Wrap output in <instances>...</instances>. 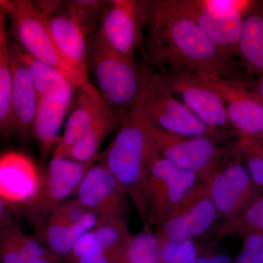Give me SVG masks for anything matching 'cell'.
I'll list each match as a JSON object with an SVG mask.
<instances>
[{
    "label": "cell",
    "mask_w": 263,
    "mask_h": 263,
    "mask_svg": "<svg viewBox=\"0 0 263 263\" xmlns=\"http://www.w3.org/2000/svg\"><path fill=\"white\" fill-rule=\"evenodd\" d=\"M145 30L143 63L154 69H186L247 81L238 62L223 53L176 0L148 1Z\"/></svg>",
    "instance_id": "cell-1"
},
{
    "label": "cell",
    "mask_w": 263,
    "mask_h": 263,
    "mask_svg": "<svg viewBox=\"0 0 263 263\" xmlns=\"http://www.w3.org/2000/svg\"><path fill=\"white\" fill-rule=\"evenodd\" d=\"M152 126L129 113L121 121L113 141L100 160L113 174L136 206L144 229L147 219L146 189L150 166L157 155Z\"/></svg>",
    "instance_id": "cell-2"
},
{
    "label": "cell",
    "mask_w": 263,
    "mask_h": 263,
    "mask_svg": "<svg viewBox=\"0 0 263 263\" xmlns=\"http://www.w3.org/2000/svg\"><path fill=\"white\" fill-rule=\"evenodd\" d=\"M129 113L161 130L186 137H205L229 143L237 138L233 132L208 127L176 98L160 72L143 63L140 67V86Z\"/></svg>",
    "instance_id": "cell-3"
},
{
    "label": "cell",
    "mask_w": 263,
    "mask_h": 263,
    "mask_svg": "<svg viewBox=\"0 0 263 263\" xmlns=\"http://www.w3.org/2000/svg\"><path fill=\"white\" fill-rule=\"evenodd\" d=\"M88 70L94 74L99 93L112 112L122 120L130 111L140 86V67L119 54L95 34L88 46Z\"/></svg>",
    "instance_id": "cell-4"
},
{
    "label": "cell",
    "mask_w": 263,
    "mask_h": 263,
    "mask_svg": "<svg viewBox=\"0 0 263 263\" xmlns=\"http://www.w3.org/2000/svg\"><path fill=\"white\" fill-rule=\"evenodd\" d=\"M4 8L12 34L21 49L60 71L76 89L87 82L62 59L35 2L5 0Z\"/></svg>",
    "instance_id": "cell-5"
},
{
    "label": "cell",
    "mask_w": 263,
    "mask_h": 263,
    "mask_svg": "<svg viewBox=\"0 0 263 263\" xmlns=\"http://www.w3.org/2000/svg\"><path fill=\"white\" fill-rule=\"evenodd\" d=\"M151 129L157 154L180 168L196 174L201 182L231 155L235 148V140L223 144L205 137L179 136L153 126Z\"/></svg>",
    "instance_id": "cell-6"
},
{
    "label": "cell",
    "mask_w": 263,
    "mask_h": 263,
    "mask_svg": "<svg viewBox=\"0 0 263 263\" xmlns=\"http://www.w3.org/2000/svg\"><path fill=\"white\" fill-rule=\"evenodd\" d=\"M202 183L221 221L236 217L263 194L240 158L235 141L231 155Z\"/></svg>",
    "instance_id": "cell-7"
},
{
    "label": "cell",
    "mask_w": 263,
    "mask_h": 263,
    "mask_svg": "<svg viewBox=\"0 0 263 263\" xmlns=\"http://www.w3.org/2000/svg\"><path fill=\"white\" fill-rule=\"evenodd\" d=\"M200 182L196 174L180 168L157 153L151 164L146 183L148 224L160 226Z\"/></svg>",
    "instance_id": "cell-8"
},
{
    "label": "cell",
    "mask_w": 263,
    "mask_h": 263,
    "mask_svg": "<svg viewBox=\"0 0 263 263\" xmlns=\"http://www.w3.org/2000/svg\"><path fill=\"white\" fill-rule=\"evenodd\" d=\"M98 160L81 163L68 157H51L37 196L19 211L39 232L52 213L73 196L88 170Z\"/></svg>",
    "instance_id": "cell-9"
},
{
    "label": "cell",
    "mask_w": 263,
    "mask_h": 263,
    "mask_svg": "<svg viewBox=\"0 0 263 263\" xmlns=\"http://www.w3.org/2000/svg\"><path fill=\"white\" fill-rule=\"evenodd\" d=\"M148 0L108 1L98 34L119 54L136 62L144 41Z\"/></svg>",
    "instance_id": "cell-10"
},
{
    "label": "cell",
    "mask_w": 263,
    "mask_h": 263,
    "mask_svg": "<svg viewBox=\"0 0 263 263\" xmlns=\"http://www.w3.org/2000/svg\"><path fill=\"white\" fill-rule=\"evenodd\" d=\"M159 72L171 92L179 96L204 124L213 129L233 132L220 95L198 74L186 69H166Z\"/></svg>",
    "instance_id": "cell-11"
},
{
    "label": "cell",
    "mask_w": 263,
    "mask_h": 263,
    "mask_svg": "<svg viewBox=\"0 0 263 263\" xmlns=\"http://www.w3.org/2000/svg\"><path fill=\"white\" fill-rule=\"evenodd\" d=\"M198 75L220 95L230 127L237 137L263 138V101L249 82L216 75Z\"/></svg>",
    "instance_id": "cell-12"
},
{
    "label": "cell",
    "mask_w": 263,
    "mask_h": 263,
    "mask_svg": "<svg viewBox=\"0 0 263 263\" xmlns=\"http://www.w3.org/2000/svg\"><path fill=\"white\" fill-rule=\"evenodd\" d=\"M73 197L101 220L127 221L129 197L100 159L88 170Z\"/></svg>",
    "instance_id": "cell-13"
},
{
    "label": "cell",
    "mask_w": 263,
    "mask_h": 263,
    "mask_svg": "<svg viewBox=\"0 0 263 263\" xmlns=\"http://www.w3.org/2000/svg\"><path fill=\"white\" fill-rule=\"evenodd\" d=\"M219 219L214 203L200 181L155 234L157 240H194L209 233Z\"/></svg>",
    "instance_id": "cell-14"
},
{
    "label": "cell",
    "mask_w": 263,
    "mask_h": 263,
    "mask_svg": "<svg viewBox=\"0 0 263 263\" xmlns=\"http://www.w3.org/2000/svg\"><path fill=\"white\" fill-rule=\"evenodd\" d=\"M43 180V173L28 156L18 152L0 155V197L15 212L34 200Z\"/></svg>",
    "instance_id": "cell-15"
},
{
    "label": "cell",
    "mask_w": 263,
    "mask_h": 263,
    "mask_svg": "<svg viewBox=\"0 0 263 263\" xmlns=\"http://www.w3.org/2000/svg\"><path fill=\"white\" fill-rule=\"evenodd\" d=\"M12 68L11 115L13 129L22 138L32 133L38 96L35 88L19 54L18 45L10 43Z\"/></svg>",
    "instance_id": "cell-16"
},
{
    "label": "cell",
    "mask_w": 263,
    "mask_h": 263,
    "mask_svg": "<svg viewBox=\"0 0 263 263\" xmlns=\"http://www.w3.org/2000/svg\"><path fill=\"white\" fill-rule=\"evenodd\" d=\"M42 13L62 59L84 81H87L88 46L86 34L67 13L65 6V9L58 13Z\"/></svg>",
    "instance_id": "cell-17"
},
{
    "label": "cell",
    "mask_w": 263,
    "mask_h": 263,
    "mask_svg": "<svg viewBox=\"0 0 263 263\" xmlns=\"http://www.w3.org/2000/svg\"><path fill=\"white\" fill-rule=\"evenodd\" d=\"M75 105L67 121L65 132L52 157H66L71 147L100 116L110 110L89 81L79 87Z\"/></svg>",
    "instance_id": "cell-18"
},
{
    "label": "cell",
    "mask_w": 263,
    "mask_h": 263,
    "mask_svg": "<svg viewBox=\"0 0 263 263\" xmlns=\"http://www.w3.org/2000/svg\"><path fill=\"white\" fill-rule=\"evenodd\" d=\"M178 6L195 21L208 37L230 58L238 56L245 15L220 16L208 13L199 7L196 0H176Z\"/></svg>",
    "instance_id": "cell-19"
},
{
    "label": "cell",
    "mask_w": 263,
    "mask_h": 263,
    "mask_svg": "<svg viewBox=\"0 0 263 263\" xmlns=\"http://www.w3.org/2000/svg\"><path fill=\"white\" fill-rule=\"evenodd\" d=\"M60 259L41 240L14 223L0 229V263H58Z\"/></svg>",
    "instance_id": "cell-20"
},
{
    "label": "cell",
    "mask_w": 263,
    "mask_h": 263,
    "mask_svg": "<svg viewBox=\"0 0 263 263\" xmlns=\"http://www.w3.org/2000/svg\"><path fill=\"white\" fill-rule=\"evenodd\" d=\"M19 54L29 71L38 98L70 105L76 89L60 71L33 58L19 48Z\"/></svg>",
    "instance_id": "cell-21"
},
{
    "label": "cell",
    "mask_w": 263,
    "mask_h": 263,
    "mask_svg": "<svg viewBox=\"0 0 263 263\" xmlns=\"http://www.w3.org/2000/svg\"><path fill=\"white\" fill-rule=\"evenodd\" d=\"M69 105L38 98L37 110L32 125V133L39 146L41 163L47 162L60 143V129Z\"/></svg>",
    "instance_id": "cell-22"
},
{
    "label": "cell",
    "mask_w": 263,
    "mask_h": 263,
    "mask_svg": "<svg viewBox=\"0 0 263 263\" xmlns=\"http://www.w3.org/2000/svg\"><path fill=\"white\" fill-rule=\"evenodd\" d=\"M238 57L247 70L263 76V2H254L245 15Z\"/></svg>",
    "instance_id": "cell-23"
},
{
    "label": "cell",
    "mask_w": 263,
    "mask_h": 263,
    "mask_svg": "<svg viewBox=\"0 0 263 263\" xmlns=\"http://www.w3.org/2000/svg\"><path fill=\"white\" fill-rule=\"evenodd\" d=\"M101 221L91 212L88 213L82 220L73 226L49 217L38 233H41L43 245L59 258L65 259L76 242Z\"/></svg>",
    "instance_id": "cell-24"
},
{
    "label": "cell",
    "mask_w": 263,
    "mask_h": 263,
    "mask_svg": "<svg viewBox=\"0 0 263 263\" xmlns=\"http://www.w3.org/2000/svg\"><path fill=\"white\" fill-rule=\"evenodd\" d=\"M120 120L108 110L93 122L73 145L67 157L81 163H88L100 159L98 153L103 142L114 130L117 129Z\"/></svg>",
    "instance_id": "cell-25"
},
{
    "label": "cell",
    "mask_w": 263,
    "mask_h": 263,
    "mask_svg": "<svg viewBox=\"0 0 263 263\" xmlns=\"http://www.w3.org/2000/svg\"><path fill=\"white\" fill-rule=\"evenodd\" d=\"M209 234L214 240H222L232 235L240 238L256 235L263 238V194L236 217L216 224Z\"/></svg>",
    "instance_id": "cell-26"
},
{
    "label": "cell",
    "mask_w": 263,
    "mask_h": 263,
    "mask_svg": "<svg viewBox=\"0 0 263 263\" xmlns=\"http://www.w3.org/2000/svg\"><path fill=\"white\" fill-rule=\"evenodd\" d=\"M8 31L0 32V133L13 129L11 115L12 68Z\"/></svg>",
    "instance_id": "cell-27"
},
{
    "label": "cell",
    "mask_w": 263,
    "mask_h": 263,
    "mask_svg": "<svg viewBox=\"0 0 263 263\" xmlns=\"http://www.w3.org/2000/svg\"><path fill=\"white\" fill-rule=\"evenodd\" d=\"M117 263H160L158 240L150 229L132 235Z\"/></svg>",
    "instance_id": "cell-28"
},
{
    "label": "cell",
    "mask_w": 263,
    "mask_h": 263,
    "mask_svg": "<svg viewBox=\"0 0 263 263\" xmlns=\"http://www.w3.org/2000/svg\"><path fill=\"white\" fill-rule=\"evenodd\" d=\"M235 146L249 174L263 189V138L237 137Z\"/></svg>",
    "instance_id": "cell-29"
},
{
    "label": "cell",
    "mask_w": 263,
    "mask_h": 263,
    "mask_svg": "<svg viewBox=\"0 0 263 263\" xmlns=\"http://www.w3.org/2000/svg\"><path fill=\"white\" fill-rule=\"evenodd\" d=\"M108 1L72 0L65 3L66 11L74 19L86 34L94 28L97 21H101Z\"/></svg>",
    "instance_id": "cell-30"
},
{
    "label": "cell",
    "mask_w": 263,
    "mask_h": 263,
    "mask_svg": "<svg viewBox=\"0 0 263 263\" xmlns=\"http://www.w3.org/2000/svg\"><path fill=\"white\" fill-rule=\"evenodd\" d=\"M160 263H195L199 257L194 240H166L159 241Z\"/></svg>",
    "instance_id": "cell-31"
},
{
    "label": "cell",
    "mask_w": 263,
    "mask_h": 263,
    "mask_svg": "<svg viewBox=\"0 0 263 263\" xmlns=\"http://www.w3.org/2000/svg\"><path fill=\"white\" fill-rule=\"evenodd\" d=\"M241 238V249L233 263H263L262 237L249 235Z\"/></svg>",
    "instance_id": "cell-32"
},
{
    "label": "cell",
    "mask_w": 263,
    "mask_h": 263,
    "mask_svg": "<svg viewBox=\"0 0 263 263\" xmlns=\"http://www.w3.org/2000/svg\"><path fill=\"white\" fill-rule=\"evenodd\" d=\"M89 212H90L73 197L57 208L49 217L68 226H73L82 220Z\"/></svg>",
    "instance_id": "cell-33"
},
{
    "label": "cell",
    "mask_w": 263,
    "mask_h": 263,
    "mask_svg": "<svg viewBox=\"0 0 263 263\" xmlns=\"http://www.w3.org/2000/svg\"><path fill=\"white\" fill-rule=\"evenodd\" d=\"M14 213V209L7 205L0 197V229L13 222Z\"/></svg>",
    "instance_id": "cell-34"
},
{
    "label": "cell",
    "mask_w": 263,
    "mask_h": 263,
    "mask_svg": "<svg viewBox=\"0 0 263 263\" xmlns=\"http://www.w3.org/2000/svg\"><path fill=\"white\" fill-rule=\"evenodd\" d=\"M195 263H233L228 254L219 253L199 256Z\"/></svg>",
    "instance_id": "cell-35"
},
{
    "label": "cell",
    "mask_w": 263,
    "mask_h": 263,
    "mask_svg": "<svg viewBox=\"0 0 263 263\" xmlns=\"http://www.w3.org/2000/svg\"><path fill=\"white\" fill-rule=\"evenodd\" d=\"M251 86L252 89L259 95V98L262 99L263 101V76L259 77L258 80L256 81Z\"/></svg>",
    "instance_id": "cell-36"
},
{
    "label": "cell",
    "mask_w": 263,
    "mask_h": 263,
    "mask_svg": "<svg viewBox=\"0 0 263 263\" xmlns=\"http://www.w3.org/2000/svg\"><path fill=\"white\" fill-rule=\"evenodd\" d=\"M5 2V0L3 4L0 5V32L5 27H7V20H8L6 10H5L4 8Z\"/></svg>",
    "instance_id": "cell-37"
},
{
    "label": "cell",
    "mask_w": 263,
    "mask_h": 263,
    "mask_svg": "<svg viewBox=\"0 0 263 263\" xmlns=\"http://www.w3.org/2000/svg\"><path fill=\"white\" fill-rule=\"evenodd\" d=\"M5 0H0V5H2L3 4V3H4Z\"/></svg>",
    "instance_id": "cell-38"
}]
</instances>
